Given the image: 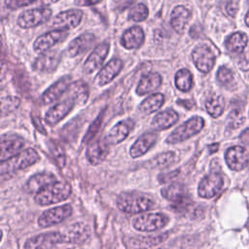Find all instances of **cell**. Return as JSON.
I'll return each instance as SVG.
<instances>
[{
	"instance_id": "32",
	"label": "cell",
	"mask_w": 249,
	"mask_h": 249,
	"mask_svg": "<svg viewBox=\"0 0 249 249\" xmlns=\"http://www.w3.org/2000/svg\"><path fill=\"white\" fill-rule=\"evenodd\" d=\"M167 233L151 236H137L132 237L129 242L130 246L132 247H154L163 242L167 238Z\"/></svg>"
},
{
	"instance_id": "41",
	"label": "cell",
	"mask_w": 249,
	"mask_h": 249,
	"mask_svg": "<svg viewBox=\"0 0 249 249\" xmlns=\"http://www.w3.org/2000/svg\"><path fill=\"white\" fill-rule=\"evenodd\" d=\"M232 72L227 68L226 66H222L219 68L217 72V79L220 84L222 85H228L232 81Z\"/></svg>"
},
{
	"instance_id": "23",
	"label": "cell",
	"mask_w": 249,
	"mask_h": 249,
	"mask_svg": "<svg viewBox=\"0 0 249 249\" xmlns=\"http://www.w3.org/2000/svg\"><path fill=\"white\" fill-rule=\"evenodd\" d=\"M24 145V141L17 136H3L1 138V161H4L18 154Z\"/></svg>"
},
{
	"instance_id": "28",
	"label": "cell",
	"mask_w": 249,
	"mask_h": 249,
	"mask_svg": "<svg viewBox=\"0 0 249 249\" xmlns=\"http://www.w3.org/2000/svg\"><path fill=\"white\" fill-rule=\"evenodd\" d=\"M54 181H56V178L52 173H49V172L36 173L28 179V181L24 185V189L29 194H36L43 187Z\"/></svg>"
},
{
	"instance_id": "29",
	"label": "cell",
	"mask_w": 249,
	"mask_h": 249,
	"mask_svg": "<svg viewBox=\"0 0 249 249\" xmlns=\"http://www.w3.org/2000/svg\"><path fill=\"white\" fill-rule=\"evenodd\" d=\"M191 12L184 6H176L171 12L170 23L177 33H183L191 18Z\"/></svg>"
},
{
	"instance_id": "27",
	"label": "cell",
	"mask_w": 249,
	"mask_h": 249,
	"mask_svg": "<svg viewBox=\"0 0 249 249\" xmlns=\"http://www.w3.org/2000/svg\"><path fill=\"white\" fill-rule=\"evenodd\" d=\"M157 141V134L155 132H145L142 134L131 146L130 156L132 158H138L148 152V150L154 146Z\"/></svg>"
},
{
	"instance_id": "20",
	"label": "cell",
	"mask_w": 249,
	"mask_h": 249,
	"mask_svg": "<svg viewBox=\"0 0 249 249\" xmlns=\"http://www.w3.org/2000/svg\"><path fill=\"white\" fill-rule=\"evenodd\" d=\"M225 160L231 169L239 171L243 169L248 162L247 152L241 146L231 147L226 152Z\"/></svg>"
},
{
	"instance_id": "17",
	"label": "cell",
	"mask_w": 249,
	"mask_h": 249,
	"mask_svg": "<svg viewBox=\"0 0 249 249\" xmlns=\"http://www.w3.org/2000/svg\"><path fill=\"white\" fill-rule=\"evenodd\" d=\"M64 242L70 244H80L86 242L90 236V230L84 223H75L63 232Z\"/></svg>"
},
{
	"instance_id": "33",
	"label": "cell",
	"mask_w": 249,
	"mask_h": 249,
	"mask_svg": "<svg viewBox=\"0 0 249 249\" xmlns=\"http://www.w3.org/2000/svg\"><path fill=\"white\" fill-rule=\"evenodd\" d=\"M247 36L242 32H235L226 40V48L231 53H241L247 45Z\"/></svg>"
},
{
	"instance_id": "14",
	"label": "cell",
	"mask_w": 249,
	"mask_h": 249,
	"mask_svg": "<svg viewBox=\"0 0 249 249\" xmlns=\"http://www.w3.org/2000/svg\"><path fill=\"white\" fill-rule=\"evenodd\" d=\"M83 18V12L81 10L71 9L57 14L53 21L52 25L62 29H70L77 27Z\"/></svg>"
},
{
	"instance_id": "4",
	"label": "cell",
	"mask_w": 249,
	"mask_h": 249,
	"mask_svg": "<svg viewBox=\"0 0 249 249\" xmlns=\"http://www.w3.org/2000/svg\"><path fill=\"white\" fill-rule=\"evenodd\" d=\"M204 125V121L200 117H193L187 122H185L180 126L176 127L167 137L166 142L168 144H175L182 142L193 135L199 132Z\"/></svg>"
},
{
	"instance_id": "22",
	"label": "cell",
	"mask_w": 249,
	"mask_h": 249,
	"mask_svg": "<svg viewBox=\"0 0 249 249\" xmlns=\"http://www.w3.org/2000/svg\"><path fill=\"white\" fill-rule=\"evenodd\" d=\"M123 61L119 58L111 59L97 74L95 84L98 86H105L110 83L122 70Z\"/></svg>"
},
{
	"instance_id": "5",
	"label": "cell",
	"mask_w": 249,
	"mask_h": 249,
	"mask_svg": "<svg viewBox=\"0 0 249 249\" xmlns=\"http://www.w3.org/2000/svg\"><path fill=\"white\" fill-rule=\"evenodd\" d=\"M66 92L67 93H65V97L61 101L51 107L46 113L45 121L48 124L54 125L59 123L64 117H66L70 113V111L74 108L75 104L78 103L76 98L68 90H66Z\"/></svg>"
},
{
	"instance_id": "10",
	"label": "cell",
	"mask_w": 249,
	"mask_h": 249,
	"mask_svg": "<svg viewBox=\"0 0 249 249\" xmlns=\"http://www.w3.org/2000/svg\"><path fill=\"white\" fill-rule=\"evenodd\" d=\"M65 243L63 232L59 231H49L31 238H28L24 244L25 248H52L57 244Z\"/></svg>"
},
{
	"instance_id": "40",
	"label": "cell",
	"mask_w": 249,
	"mask_h": 249,
	"mask_svg": "<svg viewBox=\"0 0 249 249\" xmlns=\"http://www.w3.org/2000/svg\"><path fill=\"white\" fill-rule=\"evenodd\" d=\"M19 104V100L16 97H3L2 98V115L4 116L6 112H11L14 109H16Z\"/></svg>"
},
{
	"instance_id": "42",
	"label": "cell",
	"mask_w": 249,
	"mask_h": 249,
	"mask_svg": "<svg viewBox=\"0 0 249 249\" xmlns=\"http://www.w3.org/2000/svg\"><path fill=\"white\" fill-rule=\"evenodd\" d=\"M36 3V0H5V5L10 10H17Z\"/></svg>"
},
{
	"instance_id": "11",
	"label": "cell",
	"mask_w": 249,
	"mask_h": 249,
	"mask_svg": "<svg viewBox=\"0 0 249 249\" xmlns=\"http://www.w3.org/2000/svg\"><path fill=\"white\" fill-rule=\"evenodd\" d=\"M192 59L196 67L202 73L209 72L215 63V55L206 45L196 47L192 52Z\"/></svg>"
},
{
	"instance_id": "8",
	"label": "cell",
	"mask_w": 249,
	"mask_h": 249,
	"mask_svg": "<svg viewBox=\"0 0 249 249\" xmlns=\"http://www.w3.org/2000/svg\"><path fill=\"white\" fill-rule=\"evenodd\" d=\"M72 214V206L64 204L54 208H51L41 214L38 219V225L41 228H48L59 224Z\"/></svg>"
},
{
	"instance_id": "48",
	"label": "cell",
	"mask_w": 249,
	"mask_h": 249,
	"mask_svg": "<svg viewBox=\"0 0 249 249\" xmlns=\"http://www.w3.org/2000/svg\"><path fill=\"white\" fill-rule=\"evenodd\" d=\"M58 0H36V3L42 5V6H46V5H50L53 3L57 2Z\"/></svg>"
},
{
	"instance_id": "51",
	"label": "cell",
	"mask_w": 249,
	"mask_h": 249,
	"mask_svg": "<svg viewBox=\"0 0 249 249\" xmlns=\"http://www.w3.org/2000/svg\"><path fill=\"white\" fill-rule=\"evenodd\" d=\"M248 4H249V0H248Z\"/></svg>"
},
{
	"instance_id": "35",
	"label": "cell",
	"mask_w": 249,
	"mask_h": 249,
	"mask_svg": "<svg viewBox=\"0 0 249 249\" xmlns=\"http://www.w3.org/2000/svg\"><path fill=\"white\" fill-rule=\"evenodd\" d=\"M175 85L181 91H189L193 85V76L188 69H180L175 74Z\"/></svg>"
},
{
	"instance_id": "6",
	"label": "cell",
	"mask_w": 249,
	"mask_h": 249,
	"mask_svg": "<svg viewBox=\"0 0 249 249\" xmlns=\"http://www.w3.org/2000/svg\"><path fill=\"white\" fill-rule=\"evenodd\" d=\"M168 217L161 213H144L132 221L134 229L140 231H155L168 223Z\"/></svg>"
},
{
	"instance_id": "3",
	"label": "cell",
	"mask_w": 249,
	"mask_h": 249,
	"mask_svg": "<svg viewBox=\"0 0 249 249\" xmlns=\"http://www.w3.org/2000/svg\"><path fill=\"white\" fill-rule=\"evenodd\" d=\"M38 160V153L33 148H27L23 151H20L16 156L1 161V176L4 178L6 174L9 175L15 171L24 169L35 163Z\"/></svg>"
},
{
	"instance_id": "9",
	"label": "cell",
	"mask_w": 249,
	"mask_h": 249,
	"mask_svg": "<svg viewBox=\"0 0 249 249\" xmlns=\"http://www.w3.org/2000/svg\"><path fill=\"white\" fill-rule=\"evenodd\" d=\"M224 180L219 172H211L205 176L198 185V195L203 198H211L221 193Z\"/></svg>"
},
{
	"instance_id": "31",
	"label": "cell",
	"mask_w": 249,
	"mask_h": 249,
	"mask_svg": "<svg viewBox=\"0 0 249 249\" xmlns=\"http://www.w3.org/2000/svg\"><path fill=\"white\" fill-rule=\"evenodd\" d=\"M164 102V95L161 93H153L143 100L139 109L144 114H151L159 110Z\"/></svg>"
},
{
	"instance_id": "2",
	"label": "cell",
	"mask_w": 249,
	"mask_h": 249,
	"mask_svg": "<svg viewBox=\"0 0 249 249\" xmlns=\"http://www.w3.org/2000/svg\"><path fill=\"white\" fill-rule=\"evenodd\" d=\"M155 205L154 200L139 193H122L117 198V206L120 210L129 214H136L152 209Z\"/></svg>"
},
{
	"instance_id": "24",
	"label": "cell",
	"mask_w": 249,
	"mask_h": 249,
	"mask_svg": "<svg viewBox=\"0 0 249 249\" xmlns=\"http://www.w3.org/2000/svg\"><path fill=\"white\" fill-rule=\"evenodd\" d=\"M95 41V36L92 33H83L75 38L67 48V54L71 57L77 56L88 51Z\"/></svg>"
},
{
	"instance_id": "43",
	"label": "cell",
	"mask_w": 249,
	"mask_h": 249,
	"mask_svg": "<svg viewBox=\"0 0 249 249\" xmlns=\"http://www.w3.org/2000/svg\"><path fill=\"white\" fill-rule=\"evenodd\" d=\"M179 174V170H174V171H171V172H168V173H163V174H160L159 176V181L160 183H166V182H169L170 180H173L175 179Z\"/></svg>"
},
{
	"instance_id": "37",
	"label": "cell",
	"mask_w": 249,
	"mask_h": 249,
	"mask_svg": "<svg viewBox=\"0 0 249 249\" xmlns=\"http://www.w3.org/2000/svg\"><path fill=\"white\" fill-rule=\"evenodd\" d=\"M148 16H149L148 8L143 3L136 4L130 9L128 13V18L133 21H143L148 18Z\"/></svg>"
},
{
	"instance_id": "16",
	"label": "cell",
	"mask_w": 249,
	"mask_h": 249,
	"mask_svg": "<svg viewBox=\"0 0 249 249\" xmlns=\"http://www.w3.org/2000/svg\"><path fill=\"white\" fill-rule=\"evenodd\" d=\"M71 84L70 76H64L53 84L41 96V103L43 105L51 104L57 100L62 94L66 92Z\"/></svg>"
},
{
	"instance_id": "38",
	"label": "cell",
	"mask_w": 249,
	"mask_h": 249,
	"mask_svg": "<svg viewBox=\"0 0 249 249\" xmlns=\"http://www.w3.org/2000/svg\"><path fill=\"white\" fill-rule=\"evenodd\" d=\"M49 147H50V151H51L52 155L53 156L54 160L58 162V164L60 166H63L65 163V154H64L62 147L54 141H51L49 143Z\"/></svg>"
},
{
	"instance_id": "39",
	"label": "cell",
	"mask_w": 249,
	"mask_h": 249,
	"mask_svg": "<svg viewBox=\"0 0 249 249\" xmlns=\"http://www.w3.org/2000/svg\"><path fill=\"white\" fill-rule=\"evenodd\" d=\"M103 115H104V111L102 113L99 114V116L94 120V122L90 124L85 138H84V142H89L92 139V137L97 133L98 129L100 128L101 126V124H102V120H103Z\"/></svg>"
},
{
	"instance_id": "26",
	"label": "cell",
	"mask_w": 249,
	"mask_h": 249,
	"mask_svg": "<svg viewBox=\"0 0 249 249\" xmlns=\"http://www.w3.org/2000/svg\"><path fill=\"white\" fill-rule=\"evenodd\" d=\"M162 79L161 76L159 73L151 72L146 75H144L136 88V93L139 95H144L147 93L154 92L157 89L160 88L161 85Z\"/></svg>"
},
{
	"instance_id": "19",
	"label": "cell",
	"mask_w": 249,
	"mask_h": 249,
	"mask_svg": "<svg viewBox=\"0 0 249 249\" xmlns=\"http://www.w3.org/2000/svg\"><path fill=\"white\" fill-rule=\"evenodd\" d=\"M133 126L134 122L131 119L123 120L109 130V132L105 136V139L108 142V144H118L127 137Z\"/></svg>"
},
{
	"instance_id": "13",
	"label": "cell",
	"mask_w": 249,
	"mask_h": 249,
	"mask_svg": "<svg viewBox=\"0 0 249 249\" xmlns=\"http://www.w3.org/2000/svg\"><path fill=\"white\" fill-rule=\"evenodd\" d=\"M109 48L110 46L107 42H103L94 48V50L91 52V53L88 56V58L85 61L84 72L86 74H92L100 68L104 59L107 56Z\"/></svg>"
},
{
	"instance_id": "25",
	"label": "cell",
	"mask_w": 249,
	"mask_h": 249,
	"mask_svg": "<svg viewBox=\"0 0 249 249\" xmlns=\"http://www.w3.org/2000/svg\"><path fill=\"white\" fill-rule=\"evenodd\" d=\"M145 39L143 29L140 26H132L126 29L121 38V44L127 50L139 48Z\"/></svg>"
},
{
	"instance_id": "15",
	"label": "cell",
	"mask_w": 249,
	"mask_h": 249,
	"mask_svg": "<svg viewBox=\"0 0 249 249\" xmlns=\"http://www.w3.org/2000/svg\"><path fill=\"white\" fill-rule=\"evenodd\" d=\"M160 193L165 199L175 203L178 208L186 206L188 203L191 202L187 195L186 188L180 183H173L167 187H164L161 189Z\"/></svg>"
},
{
	"instance_id": "47",
	"label": "cell",
	"mask_w": 249,
	"mask_h": 249,
	"mask_svg": "<svg viewBox=\"0 0 249 249\" xmlns=\"http://www.w3.org/2000/svg\"><path fill=\"white\" fill-rule=\"evenodd\" d=\"M239 67L242 70H249V61L247 59H245V57L242 58L239 61Z\"/></svg>"
},
{
	"instance_id": "18",
	"label": "cell",
	"mask_w": 249,
	"mask_h": 249,
	"mask_svg": "<svg viewBox=\"0 0 249 249\" xmlns=\"http://www.w3.org/2000/svg\"><path fill=\"white\" fill-rule=\"evenodd\" d=\"M59 61L60 53L57 51H47L35 59L33 69L43 73L53 72L54 69H56Z\"/></svg>"
},
{
	"instance_id": "34",
	"label": "cell",
	"mask_w": 249,
	"mask_h": 249,
	"mask_svg": "<svg viewBox=\"0 0 249 249\" xmlns=\"http://www.w3.org/2000/svg\"><path fill=\"white\" fill-rule=\"evenodd\" d=\"M224 106H225L224 99L222 96L218 94L211 95L205 102L206 111L208 112L209 115H211L214 118H217L220 115H222L224 111Z\"/></svg>"
},
{
	"instance_id": "12",
	"label": "cell",
	"mask_w": 249,
	"mask_h": 249,
	"mask_svg": "<svg viewBox=\"0 0 249 249\" xmlns=\"http://www.w3.org/2000/svg\"><path fill=\"white\" fill-rule=\"evenodd\" d=\"M67 35L68 32L66 31V29H55L44 33L35 40L33 44L34 51L37 53L46 52L55 44L64 40Z\"/></svg>"
},
{
	"instance_id": "7",
	"label": "cell",
	"mask_w": 249,
	"mask_h": 249,
	"mask_svg": "<svg viewBox=\"0 0 249 249\" xmlns=\"http://www.w3.org/2000/svg\"><path fill=\"white\" fill-rule=\"evenodd\" d=\"M52 17V10L46 7L27 10L18 18V24L22 28H31L47 22Z\"/></svg>"
},
{
	"instance_id": "21",
	"label": "cell",
	"mask_w": 249,
	"mask_h": 249,
	"mask_svg": "<svg viewBox=\"0 0 249 249\" xmlns=\"http://www.w3.org/2000/svg\"><path fill=\"white\" fill-rule=\"evenodd\" d=\"M109 152V144L105 138L97 139L89 144L87 149L86 156L88 160L91 164H98L103 161L108 155Z\"/></svg>"
},
{
	"instance_id": "46",
	"label": "cell",
	"mask_w": 249,
	"mask_h": 249,
	"mask_svg": "<svg viewBox=\"0 0 249 249\" xmlns=\"http://www.w3.org/2000/svg\"><path fill=\"white\" fill-rule=\"evenodd\" d=\"M240 141L246 145H249V128L242 131V133L239 136Z\"/></svg>"
},
{
	"instance_id": "36",
	"label": "cell",
	"mask_w": 249,
	"mask_h": 249,
	"mask_svg": "<svg viewBox=\"0 0 249 249\" xmlns=\"http://www.w3.org/2000/svg\"><path fill=\"white\" fill-rule=\"evenodd\" d=\"M174 159L175 154L173 152H164L152 159L148 162V165L153 168H164L170 165L174 161Z\"/></svg>"
},
{
	"instance_id": "30",
	"label": "cell",
	"mask_w": 249,
	"mask_h": 249,
	"mask_svg": "<svg viewBox=\"0 0 249 249\" xmlns=\"http://www.w3.org/2000/svg\"><path fill=\"white\" fill-rule=\"evenodd\" d=\"M178 114L174 110L168 109L157 114L152 120L151 126L157 131L163 130L173 125L178 121Z\"/></svg>"
},
{
	"instance_id": "44",
	"label": "cell",
	"mask_w": 249,
	"mask_h": 249,
	"mask_svg": "<svg viewBox=\"0 0 249 249\" xmlns=\"http://www.w3.org/2000/svg\"><path fill=\"white\" fill-rule=\"evenodd\" d=\"M236 11H237V6H236L235 3H233V2H229V3L226 5V12L228 13L229 16L234 17Z\"/></svg>"
},
{
	"instance_id": "45",
	"label": "cell",
	"mask_w": 249,
	"mask_h": 249,
	"mask_svg": "<svg viewBox=\"0 0 249 249\" xmlns=\"http://www.w3.org/2000/svg\"><path fill=\"white\" fill-rule=\"evenodd\" d=\"M102 0H74V3L78 6H90L101 2Z\"/></svg>"
},
{
	"instance_id": "50",
	"label": "cell",
	"mask_w": 249,
	"mask_h": 249,
	"mask_svg": "<svg viewBox=\"0 0 249 249\" xmlns=\"http://www.w3.org/2000/svg\"><path fill=\"white\" fill-rule=\"evenodd\" d=\"M245 23H246V25L249 27V12L247 13V15H246V17H245Z\"/></svg>"
},
{
	"instance_id": "1",
	"label": "cell",
	"mask_w": 249,
	"mask_h": 249,
	"mask_svg": "<svg viewBox=\"0 0 249 249\" xmlns=\"http://www.w3.org/2000/svg\"><path fill=\"white\" fill-rule=\"evenodd\" d=\"M72 189L69 184L60 181L52 182L43 187L35 194V201L40 205H49L66 200L71 195Z\"/></svg>"
},
{
	"instance_id": "49",
	"label": "cell",
	"mask_w": 249,
	"mask_h": 249,
	"mask_svg": "<svg viewBox=\"0 0 249 249\" xmlns=\"http://www.w3.org/2000/svg\"><path fill=\"white\" fill-rule=\"evenodd\" d=\"M218 144H215V145H212V146H210V151H211V153H213V152H216L217 150H218Z\"/></svg>"
}]
</instances>
